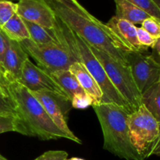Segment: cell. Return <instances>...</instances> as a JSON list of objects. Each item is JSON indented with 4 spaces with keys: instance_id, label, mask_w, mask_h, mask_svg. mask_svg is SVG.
I'll list each match as a JSON object with an SVG mask.
<instances>
[{
    "instance_id": "9c48e42d",
    "label": "cell",
    "mask_w": 160,
    "mask_h": 160,
    "mask_svg": "<svg viewBox=\"0 0 160 160\" xmlns=\"http://www.w3.org/2000/svg\"><path fill=\"white\" fill-rule=\"evenodd\" d=\"M32 95L40 102L42 106L46 111L47 114L54 124L67 135V139L73 141L78 144H81V139L77 137L69 128L66 120V106L63 104L71 103V102L62 98L59 95L49 92V91H39V92H31Z\"/></svg>"
},
{
    "instance_id": "d4e9b609",
    "label": "cell",
    "mask_w": 160,
    "mask_h": 160,
    "mask_svg": "<svg viewBox=\"0 0 160 160\" xmlns=\"http://www.w3.org/2000/svg\"><path fill=\"white\" fill-rule=\"evenodd\" d=\"M0 115L17 116L9 96L0 91Z\"/></svg>"
},
{
    "instance_id": "d6a6232c",
    "label": "cell",
    "mask_w": 160,
    "mask_h": 160,
    "mask_svg": "<svg viewBox=\"0 0 160 160\" xmlns=\"http://www.w3.org/2000/svg\"><path fill=\"white\" fill-rule=\"evenodd\" d=\"M67 160H86L82 159V158H78V157H72L70 159H67Z\"/></svg>"
},
{
    "instance_id": "4316f807",
    "label": "cell",
    "mask_w": 160,
    "mask_h": 160,
    "mask_svg": "<svg viewBox=\"0 0 160 160\" xmlns=\"http://www.w3.org/2000/svg\"><path fill=\"white\" fill-rule=\"evenodd\" d=\"M68 153L62 150H50L34 160H67Z\"/></svg>"
},
{
    "instance_id": "4dcf8cb0",
    "label": "cell",
    "mask_w": 160,
    "mask_h": 160,
    "mask_svg": "<svg viewBox=\"0 0 160 160\" xmlns=\"http://www.w3.org/2000/svg\"><path fill=\"white\" fill-rule=\"evenodd\" d=\"M0 91H1V92H4L5 94H6V95H7V92H6V88H5L4 86L2 85V84L1 82H0Z\"/></svg>"
},
{
    "instance_id": "ac0fdd59",
    "label": "cell",
    "mask_w": 160,
    "mask_h": 160,
    "mask_svg": "<svg viewBox=\"0 0 160 160\" xmlns=\"http://www.w3.org/2000/svg\"><path fill=\"white\" fill-rule=\"evenodd\" d=\"M142 104L160 124V81L142 94Z\"/></svg>"
},
{
    "instance_id": "83f0119b",
    "label": "cell",
    "mask_w": 160,
    "mask_h": 160,
    "mask_svg": "<svg viewBox=\"0 0 160 160\" xmlns=\"http://www.w3.org/2000/svg\"><path fill=\"white\" fill-rule=\"evenodd\" d=\"M9 39L0 28V73L2 72L3 59H4L5 54H6L8 46H9Z\"/></svg>"
},
{
    "instance_id": "1f68e13d",
    "label": "cell",
    "mask_w": 160,
    "mask_h": 160,
    "mask_svg": "<svg viewBox=\"0 0 160 160\" xmlns=\"http://www.w3.org/2000/svg\"><path fill=\"white\" fill-rule=\"evenodd\" d=\"M155 3H156V6H158V8L160 9V0H152Z\"/></svg>"
},
{
    "instance_id": "e575fe53",
    "label": "cell",
    "mask_w": 160,
    "mask_h": 160,
    "mask_svg": "<svg viewBox=\"0 0 160 160\" xmlns=\"http://www.w3.org/2000/svg\"><path fill=\"white\" fill-rule=\"evenodd\" d=\"M9 1H12V2H13V1H16V0H9ZM17 1H18V0H17Z\"/></svg>"
},
{
    "instance_id": "484cf974",
    "label": "cell",
    "mask_w": 160,
    "mask_h": 160,
    "mask_svg": "<svg viewBox=\"0 0 160 160\" xmlns=\"http://www.w3.org/2000/svg\"><path fill=\"white\" fill-rule=\"evenodd\" d=\"M137 34H138V39L141 45L145 48H152L155 46L157 39L154 38L152 35H150L146 31L143 29L142 28H137Z\"/></svg>"
},
{
    "instance_id": "f1b7e54d",
    "label": "cell",
    "mask_w": 160,
    "mask_h": 160,
    "mask_svg": "<svg viewBox=\"0 0 160 160\" xmlns=\"http://www.w3.org/2000/svg\"><path fill=\"white\" fill-rule=\"evenodd\" d=\"M152 49V51L150 56H151L152 59L160 67V38L158 39L155 46Z\"/></svg>"
},
{
    "instance_id": "7a4b0ae2",
    "label": "cell",
    "mask_w": 160,
    "mask_h": 160,
    "mask_svg": "<svg viewBox=\"0 0 160 160\" xmlns=\"http://www.w3.org/2000/svg\"><path fill=\"white\" fill-rule=\"evenodd\" d=\"M52 31L59 43L70 52L75 60L84 66L98 83L103 95L102 103L115 104L124 109L129 113L134 112L129 103L112 85L100 61L81 37L73 32L58 17L56 25Z\"/></svg>"
},
{
    "instance_id": "9a60e30c",
    "label": "cell",
    "mask_w": 160,
    "mask_h": 160,
    "mask_svg": "<svg viewBox=\"0 0 160 160\" xmlns=\"http://www.w3.org/2000/svg\"><path fill=\"white\" fill-rule=\"evenodd\" d=\"M116 17L129 21L133 24H142L150 17L147 12L127 0H115Z\"/></svg>"
},
{
    "instance_id": "cb8c5ba5",
    "label": "cell",
    "mask_w": 160,
    "mask_h": 160,
    "mask_svg": "<svg viewBox=\"0 0 160 160\" xmlns=\"http://www.w3.org/2000/svg\"><path fill=\"white\" fill-rule=\"evenodd\" d=\"M94 103L93 98L87 93L77 94L71 99V106L75 109H86Z\"/></svg>"
},
{
    "instance_id": "836d02e7",
    "label": "cell",
    "mask_w": 160,
    "mask_h": 160,
    "mask_svg": "<svg viewBox=\"0 0 160 160\" xmlns=\"http://www.w3.org/2000/svg\"><path fill=\"white\" fill-rule=\"evenodd\" d=\"M0 160H9V159H6V158H5L4 156H2V155L0 154Z\"/></svg>"
},
{
    "instance_id": "e0dca14e",
    "label": "cell",
    "mask_w": 160,
    "mask_h": 160,
    "mask_svg": "<svg viewBox=\"0 0 160 160\" xmlns=\"http://www.w3.org/2000/svg\"><path fill=\"white\" fill-rule=\"evenodd\" d=\"M2 30L9 40L20 42L30 38L24 20L17 13L14 14L9 21L2 27Z\"/></svg>"
},
{
    "instance_id": "ba28073f",
    "label": "cell",
    "mask_w": 160,
    "mask_h": 160,
    "mask_svg": "<svg viewBox=\"0 0 160 160\" xmlns=\"http://www.w3.org/2000/svg\"><path fill=\"white\" fill-rule=\"evenodd\" d=\"M127 60L136 86L142 95L160 81V67L150 55L139 52H129Z\"/></svg>"
},
{
    "instance_id": "8992f818",
    "label": "cell",
    "mask_w": 160,
    "mask_h": 160,
    "mask_svg": "<svg viewBox=\"0 0 160 160\" xmlns=\"http://www.w3.org/2000/svg\"><path fill=\"white\" fill-rule=\"evenodd\" d=\"M128 123L133 145L144 159H147L159 136V123L142 104L128 115Z\"/></svg>"
},
{
    "instance_id": "7402d4cb",
    "label": "cell",
    "mask_w": 160,
    "mask_h": 160,
    "mask_svg": "<svg viewBox=\"0 0 160 160\" xmlns=\"http://www.w3.org/2000/svg\"><path fill=\"white\" fill-rule=\"evenodd\" d=\"M160 21V9L152 0H127Z\"/></svg>"
},
{
    "instance_id": "2e32d148",
    "label": "cell",
    "mask_w": 160,
    "mask_h": 160,
    "mask_svg": "<svg viewBox=\"0 0 160 160\" xmlns=\"http://www.w3.org/2000/svg\"><path fill=\"white\" fill-rule=\"evenodd\" d=\"M51 78L60 87L67 98L71 102L72 98L77 94L85 93L77 81L76 78L69 70H62L50 73Z\"/></svg>"
},
{
    "instance_id": "44dd1931",
    "label": "cell",
    "mask_w": 160,
    "mask_h": 160,
    "mask_svg": "<svg viewBox=\"0 0 160 160\" xmlns=\"http://www.w3.org/2000/svg\"><path fill=\"white\" fill-rule=\"evenodd\" d=\"M17 4L9 0H0V28L17 13Z\"/></svg>"
},
{
    "instance_id": "5b68a950",
    "label": "cell",
    "mask_w": 160,
    "mask_h": 160,
    "mask_svg": "<svg viewBox=\"0 0 160 160\" xmlns=\"http://www.w3.org/2000/svg\"><path fill=\"white\" fill-rule=\"evenodd\" d=\"M88 45L100 61L114 88L127 100L133 110H136L142 105V94L136 86L129 65L118 62L105 52Z\"/></svg>"
},
{
    "instance_id": "52a82bcc",
    "label": "cell",
    "mask_w": 160,
    "mask_h": 160,
    "mask_svg": "<svg viewBox=\"0 0 160 160\" xmlns=\"http://www.w3.org/2000/svg\"><path fill=\"white\" fill-rule=\"evenodd\" d=\"M20 43L28 56L48 74L58 70H69L71 64L76 62L70 52L59 43L37 44L30 38Z\"/></svg>"
},
{
    "instance_id": "603a6c76",
    "label": "cell",
    "mask_w": 160,
    "mask_h": 160,
    "mask_svg": "<svg viewBox=\"0 0 160 160\" xmlns=\"http://www.w3.org/2000/svg\"><path fill=\"white\" fill-rule=\"evenodd\" d=\"M145 31H146L150 35L154 38H160V21L156 18L150 17L144 20L142 23V27Z\"/></svg>"
},
{
    "instance_id": "6da1fadb",
    "label": "cell",
    "mask_w": 160,
    "mask_h": 160,
    "mask_svg": "<svg viewBox=\"0 0 160 160\" xmlns=\"http://www.w3.org/2000/svg\"><path fill=\"white\" fill-rule=\"evenodd\" d=\"M56 17L88 45L107 53L115 60L128 64L129 48L117 34L90 13L78 0H45Z\"/></svg>"
},
{
    "instance_id": "4fadbf2b",
    "label": "cell",
    "mask_w": 160,
    "mask_h": 160,
    "mask_svg": "<svg viewBox=\"0 0 160 160\" xmlns=\"http://www.w3.org/2000/svg\"><path fill=\"white\" fill-rule=\"evenodd\" d=\"M106 24L118 35L131 52H147L148 48L143 47L138 42L137 27L125 20L119 19L115 16Z\"/></svg>"
},
{
    "instance_id": "d6986e66",
    "label": "cell",
    "mask_w": 160,
    "mask_h": 160,
    "mask_svg": "<svg viewBox=\"0 0 160 160\" xmlns=\"http://www.w3.org/2000/svg\"><path fill=\"white\" fill-rule=\"evenodd\" d=\"M30 35V39L37 44H58L57 38L52 30H48L42 26L24 20Z\"/></svg>"
},
{
    "instance_id": "7c38bea8",
    "label": "cell",
    "mask_w": 160,
    "mask_h": 160,
    "mask_svg": "<svg viewBox=\"0 0 160 160\" xmlns=\"http://www.w3.org/2000/svg\"><path fill=\"white\" fill-rule=\"evenodd\" d=\"M28 59L29 56L23 49L20 42L9 40L0 73V82L2 85L5 83L19 81L23 64Z\"/></svg>"
},
{
    "instance_id": "5bb4252c",
    "label": "cell",
    "mask_w": 160,
    "mask_h": 160,
    "mask_svg": "<svg viewBox=\"0 0 160 160\" xmlns=\"http://www.w3.org/2000/svg\"><path fill=\"white\" fill-rule=\"evenodd\" d=\"M70 73L73 74L81 87L85 93L90 95L94 100V105L101 104L102 102V92L98 83L93 77L89 73L84 66L80 62H74L69 68ZM93 106V105H92Z\"/></svg>"
},
{
    "instance_id": "30bf717a",
    "label": "cell",
    "mask_w": 160,
    "mask_h": 160,
    "mask_svg": "<svg viewBox=\"0 0 160 160\" xmlns=\"http://www.w3.org/2000/svg\"><path fill=\"white\" fill-rule=\"evenodd\" d=\"M17 82L24 86L30 92L49 91L70 102L51 76L38 66L33 63L29 59L25 61Z\"/></svg>"
},
{
    "instance_id": "f546056e",
    "label": "cell",
    "mask_w": 160,
    "mask_h": 160,
    "mask_svg": "<svg viewBox=\"0 0 160 160\" xmlns=\"http://www.w3.org/2000/svg\"><path fill=\"white\" fill-rule=\"evenodd\" d=\"M152 156H160V124H159V134L156 139V142L152 147L149 153H148V157Z\"/></svg>"
},
{
    "instance_id": "277c9868",
    "label": "cell",
    "mask_w": 160,
    "mask_h": 160,
    "mask_svg": "<svg viewBox=\"0 0 160 160\" xmlns=\"http://www.w3.org/2000/svg\"><path fill=\"white\" fill-rule=\"evenodd\" d=\"M101 125L103 148L126 160H145L133 145L130 136L128 117L129 112L115 104L92 106Z\"/></svg>"
},
{
    "instance_id": "8fae6325",
    "label": "cell",
    "mask_w": 160,
    "mask_h": 160,
    "mask_svg": "<svg viewBox=\"0 0 160 160\" xmlns=\"http://www.w3.org/2000/svg\"><path fill=\"white\" fill-rule=\"evenodd\" d=\"M17 13L23 20L53 30L57 17L45 0H18Z\"/></svg>"
},
{
    "instance_id": "3957f363",
    "label": "cell",
    "mask_w": 160,
    "mask_h": 160,
    "mask_svg": "<svg viewBox=\"0 0 160 160\" xmlns=\"http://www.w3.org/2000/svg\"><path fill=\"white\" fill-rule=\"evenodd\" d=\"M19 120L23 124L26 136L42 141L67 138L54 124L40 102L28 88L18 82L3 84Z\"/></svg>"
},
{
    "instance_id": "ffe728a7",
    "label": "cell",
    "mask_w": 160,
    "mask_h": 160,
    "mask_svg": "<svg viewBox=\"0 0 160 160\" xmlns=\"http://www.w3.org/2000/svg\"><path fill=\"white\" fill-rule=\"evenodd\" d=\"M17 132L26 136V131L17 116L0 115V134Z\"/></svg>"
}]
</instances>
